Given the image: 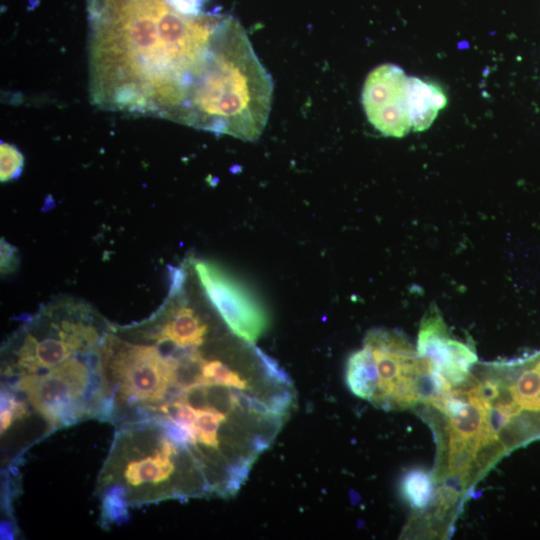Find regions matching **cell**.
<instances>
[{"label": "cell", "mask_w": 540, "mask_h": 540, "mask_svg": "<svg viewBox=\"0 0 540 540\" xmlns=\"http://www.w3.org/2000/svg\"><path fill=\"white\" fill-rule=\"evenodd\" d=\"M98 419L121 423L150 415L178 388L180 358L156 344L127 341L105 332L99 351Z\"/></svg>", "instance_id": "3"}, {"label": "cell", "mask_w": 540, "mask_h": 540, "mask_svg": "<svg viewBox=\"0 0 540 540\" xmlns=\"http://www.w3.org/2000/svg\"><path fill=\"white\" fill-rule=\"evenodd\" d=\"M89 93L99 109L185 124L220 63L233 17L169 0H87Z\"/></svg>", "instance_id": "1"}, {"label": "cell", "mask_w": 540, "mask_h": 540, "mask_svg": "<svg viewBox=\"0 0 540 540\" xmlns=\"http://www.w3.org/2000/svg\"><path fill=\"white\" fill-rule=\"evenodd\" d=\"M194 269L227 327L241 340L254 344L269 327V316L260 302L218 265L196 260Z\"/></svg>", "instance_id": "7"}, {"label": "cell", "mask_w": 540, "mask_h": 540, "mask_svg": "<svg viewBox=\"0 0 540 540\" xmlns=\"http://www.w3.org/2000/svg\"><path fill=\"white\" fill-rule=\"evenodd\" d=\"M96 494L104 526L126 520L129 507L212 496L186 435L160 414L118 423Z\"/></svg>", "instance_id": "2"}, {"label": "cell", "mask_w": 540, "mask_h": 540, "mask_svg": "<svg viewBox=\"0 0 540 540\" xmlns=\"http://www.w3.org/2000/svg\"><path fill=\"white\" fill-rule=\"evenodd\" d=\"M6 387L26 400L46 423L45 432L98 418L101 378L97 353L74 356L43 372L8 380Z\"/></svg>", "instance_id": "5"}, {"label": "cell", "mask_w": 540, "mask_h": 540, "mask_svg": "<svg viewBox=\"0 0 540 540\" xmlns=\"http://www.w3.org/2000/svg\"><path fill=\"white\" fill-rule=\"evenodd\" d=\"M417 354L446 389L463 382L477 361L469 346L451 337L435 306L422 319Z\"/></svg>", "instance_id": "9"}, {"label": "cell", "mask_w": 540, "mask_h": 540, "mask_svg": "<svg viewBox=\"0 0 540 540\" xmlns=\"http://www.w3.org/2000/svg\"><path fill=\"white\" fill-rule=\"evenodd\" d=\"M364 344L372 350L378 373L376 391L371 401L381 407H401L424 396L421 382L431 378L425 361L399 333L373 329Z\"/></svg>", "instance_id": "6"}, {"label": "cell", "mask_w": 540, "mask_h": 540, "mask_svg": "<svg viewBox=\"0 0 540 540\" xmlns=\"http://www.w3.org/2000/svg\"><path fill=\"white\" fill-rule=\"evenodd\" d=\"M436 400L450 417V463L461 467L491 435L487 400L475 391L445 393Z\"/></svg>", "instance_id": "10"}, {"label": "cell", "mask_w": 540, "mask_h": 540, "mask_svg": "<svg viewBox=\"0 0 540 540\" xmlns=\"http://www.w3.org/2000/svg\"><path fill=\"white\" fill-rule=\"evenodd\" d=\"M0 266L2 275H7L15 271L19 265V256L17 249L5 241L0 242Z\"/></svg>", "instance_id": "16"}, {"label": "cell", "mask_w": 540, "mask_h": 540, "mask_svg": "<svg viewBox=\"0 0 540 540\" xmlns=\"http://www.w3.org/2000/svg\"><path fill=\"white\" fill-rule=\"evenodd\" d=\"M432 480L421 470H413L406 474L402 482V492L415 508L422 509L427 506L432 497Z\"/></svg>", "instance_id": "14"}, {"label": "cell", "mask_w": 540, "mask_h": 540, "mask_svg": "<svg viewBox=\"0 0 540 540\" xmlns=\"http://www.w3.org/2000/svg\"><path fill=\"white\" fill-rule=\"evenodd\" d=\"M171 6L183 15L197 16L203 13L205 0H169Z\"/></svg>", "instance_id": "17"}, {"label": "cell", "mask_w": 540, "mask_h": 540, "mask_svg": "<svg viewBox=\"0 0 540 540\" xmlns=\"http://www.w3.org/2000/svg\"><path fill=\"white\" fill-rule=\"evenodd\" d=\"M346 382L353 394L371 401L377 388L378 373L374 354L366 344L350 355L346 364Z\"/></svg>", "instance_id": "13"}, {"label": "cell", "mask_w": 540, "mask_h": 540, "mask_svg": "<svg viewBox=\"0 0 540 540\" xmlns=\"http://www.w3.org/2000/svg\"><path fill=\"white\" fill-rule=\"evenodd\" d=\"M409 77L394 64H383L367 76L362 103L369 122L383 135L403 137L412 128Z\"/></svg>", "instance_id": "8"}, {"label": "cell", "mask_w": 540, "mask_h": 540, "mask_svg": "<svg viewBox=\"0 0 540 540\" xmlns=\"http://www.w3.org/2000/svg\"><path fill=\"white\" fill-rule=\"evenodd\" d=\"M409 112L412 128L419 132L428 129L447 98L441 88L417 77H409Z\"/></svg>", "instance_id": "12"}, {"label": "cell", "mask_w": 540, "mask_h": 540, "mask_svg": "<svg viewBox=\"0 0 540 540\" xmlns=\"http://www.w3.org/2000/svg\"><path fill=\"white\" fill-rule=\"evenodd\" d=\"M24 159L21 152L14 146L1 142L0 146V179L7 182L17 179L22 171Z\"/></svg>", "instance_id": "15"}, {"label": "cell", "mask_w": 540, "mask_h": 540, "mask_svg": "<svg viewBox=\"0 0 540 540\" xmlns=\"http://www.w3.org/2000/svg\"><path fill=\"white\" fill-rule=\"evenodd\" d=\"M104 333L83 307L45 309L6 345L2 376L8 381L46 371L74 356L97 353Z\"/></svg>", "instance_id": "4"}, {"label": "cell", "mask_w": 540, "mask_h": 540, "mask_svg": "<svg viewBox=\"0 0 540 540\" xmlns=\"http://www.w3.org/2000/svg\"><path fill=\"white\" fill-rule=\"evenodd\" d=\"M208 333L207 323L186 302L180 301L157 317L155 324L142 335L156 345L189 349L201 347Z\"/></svg>", "instance_id": "11"}]
</instances>
